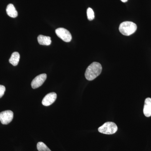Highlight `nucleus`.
<instances>
[{
    "label": "nucleus",
    "mask_w": 151,
    "mask_h": 151,
    "mask_svg": "<svg viewBox=\"0 0 151 151\" xmlns=\"http://www.w3.org/2000/svg\"><path fill=\"white\" fill-rule=\"evenodd\" d=\"M5 91V87L3 85H0V98L4 96Z\"/></svg>",
    "instance_id": "4468645a"
},
{
    "label": "nucleus",
    "mask_w": 151,
    "mask_h": 151,
    "mask_svg": "<svg viewBox=\"0 0 151 151\" xmlns=\"http://www.w3.org/2000/svg\"><path fill=\"white\" fill-rule=\"evenodd\" d=\"M121 1L123 3H126L128 1V0H121Z\"/></svg>",
    "instance_id": "2eb2a0df"
},
{
    "label": "nucleus",
    "mask_w": 151,
    "mask_h": 151,
    "mask_svg": "<svg viewBox=\"0 0 151 151\" xmlns=\"http://www.w3.org/2000/svg\"><path fill=\"white\" fill-rule=\"evenodd\" d=\"M46 78L47 75L45 73H42L37 76L32 81V87L35 89L40 87L44 83Z\"/></svg>",
    "instance_id": "423d86ee"
},
{
    "label": "nucleus",
    "mask_w": 151,
    "mask_h": 151,
    "mask_svg": "<svg viewBox=\"0 0 151 151\" xmlns=\"http://www.w3.org/2000/svg\"><path fill=\"white\" fill-rule=\"evenodd\" d=\"M20 59V55L18 52H15L12 54L9 62L14 66H17L18 64Z\"/></svg>",
    "instance_id": "9b49d317"
},
{
    "label": "nucleus",
    "mask_w": 151,
    "mask_h": 151,
    "mask_svg": "<svg viewBox=\"0 0 151 151\" xmlns=\"http://www.w3.org/2000/svg\"><path fill=\"white\" fill-rule=\"evenodd\" d=\"M13 117V112L9 110L3 111L0 113V122L4 125L9 124L12 121Z\"/></svg>",
    "instance_id": "39448f33"
},
{
    "label": "nucleus",
    "mask_w": 151,
    "mask_h": 151,
    "mask_svg": "<svg viewBox=\"0 0 151 151\" xmlns=\"http://www.w3.org/2000/svg\"><path fill=\"white\" fill-rule=\"evenodd\" d=\"M119 29L120 32L123 35L130 36L136 31L137 25L132 22H124L120 24Z\"/></svg>",
    "instance_id": "f03ea898"
},
{
    "label": "nucleus",
    "mask_w": 151,
    "mask_h": 151,
    "mask_svg": "<svg viewBox=\"0 0 151 151\" xmlns=\"http://www.w3.org/2000/svg\"><path fill=\"white\" fill-rule=\"evenodd\" d=\"M118 127L115 123L107 122L98 128V132L105 134H113L117 132Z\"/></svg>",
    "instance_id": "7ed1b4c3"
},
{
    "label": "nucleus",
    "mask_w": 151,
    "mask_h": 151,
    "mask_svg": "<svg viewBox=\"0 0 151 151\" xmlns=\"http://www.w3.org/2000/svg\"><path fill=\"white\" fill-rule=\"evenodd\" d=\"M37 149L38 151H51L46 145L42 142H39L37 143Z\"/></svg>",
    "instance_id": "f8f14e48"
},
{
    "label": "nucleus",
    "mask_w": 151,
    "mask_h": 151,
    "mask_svg": "<svg viewBox=\"0 0 151 151\" xmlns=\"http://www.w3.org/2000/svg\"><path fill=\"white\" fill-rule=\"evenodd\" d=\"M38 42L41 45H49L51 44V38L48 36L40 35L37 37Z\"/></svg>",
    "instance_id": "1a4fd4ad"
},
{
    "label": "nucleus",
    "mask_w": 151,
    "mask_h": 151,
    "mask_svg": "<svg viewBox=\"0 0 151 151\" xmlns=\"http://www.w3.org/2000/svg\"><path fill=\"white\" fill-rule=\"evenodd\" d=\"M55 33L58 37L65 42H70L72 39L71 34L68 30L64 28H58L57 29L55 30Z\"/></svg>",
    "instance_id": "20e7f679"
},
{
    "label": "nucleus",
    "mask_w": 151,
    "mask_h": 151,
    "mask_svg": "<svg viewBox=\"0 0 151 151\" xmlns=\"http://www.w3.org/2000/svg\"><path fill=\"white\" fill-rule=\"evenodd\" d=\"M143 112L146 117H150L151 116V98L150 97L146 98L145 100Z\"/></svg>",
    "instance_id": "6e6552de"
},
{
    "label": "nucleus",
    "mask_w": 151,
    "mask_h": 151,
    "mask_svg": "<svg viewBox=\"0 0 151 151\" xmlns=\"http://www.w3.org/2000/svg\"><path fill=\"white\" fill-rule=\"evenodd\" d=\"M8 15L11 17L16 18L17 17L18 12L12 4H9L6 9Z\"/></svg>",
    "instance_id": "9d476101"
},
{
    "label": "nucleus",
    "mask_w": 151,
    "mask_h": 151,
    "mask_svg": "<svg viewBox=\"0 0 151 151\" xmlns=\"http://www.w3.org/2000/svg\"><path fill=\"white\" fill-rule=\"evenodd\" d=\"M102 70V65L99 63H92L86 68L85 78L88 81H92L100 75Z\"/></svg>",
    "instance_id": "f257e3e1"
},
{
    "label": "nucleus",
    "mask_w": 151,
    "mask_h": 151,
    "mask_svg": "<svg viewBox=\"0 0 151 151\" xmlns=\"http://www.w3.org/2000/svg\"><path fill=\"white\" fill-rule=\"evenodd\" d=\"M57 98L55 92H51L47 94L42 100V104L44 106H48L54 103Z\"/></svg>",
    "instance_id": "0eeeda50"
},
{
    "label": "nucleus",
    "mask_w": 151,
    "mask_h": 151,
    "mask_svg": "<svg viewBox=\"0 0 151 151\" xmlns=\"http://www.w3.org/2000/svg\"><path fill=\"white\" fill-rule=\"evenodd\" d=\"M87 16L89 21H92L94 18V12L91 8H88L87 9Z\"/></svg>",
    "instance_id": "ddd939ff"
}]
</instances>
